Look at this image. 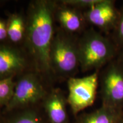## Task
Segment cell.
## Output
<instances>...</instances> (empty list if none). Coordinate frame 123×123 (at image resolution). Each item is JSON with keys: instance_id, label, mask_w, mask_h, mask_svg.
<instances>
[{"instance_id": "obj_1", "label": "cell", "mask_w": 123, "mask_h": 123, "mask_svg": "<svg viewBox=\"0 0 123 123\" xmlns=\"http://www.w3.org/2000/svg\"><path fill=\"white\" fill-rule=\"evenodd\" d=\"M56 4L54 1H34L29 5L25 18V51L35 71L42 76L51 75L49 53L55 34Z\"/></svg>"}, {"instance_id": "obj_2", "label": "cell", "mask_w": 123, "mask_h": 123, "mask_svg": "<svg viewBox=\"0 0 123 123\" xmlns=\"http://www.w3.org/2000/svg\"><path fill=\"white\" fill-rule=\"evenodd\" d=\"M80 68L83 72L100 71L117 57L119 50L110 36L93 27L87 29L78 38Z\"/></svg>"}, {"instance_id": "obj_3", "label": "cell", "mask_w": 123, "mask_h": 123, "mask_svg": "<svg viewBox=\"0 0 123 123\" xmlns=\"http://www.w3.org/2000/svg\"><path fill=\"white\" fill-rule=\"evenodd\" d=\"M78 38L61 29L55 32L49 53L51 74L67 79L75 77L80 68Z\"/></svg>"}, {"instance_id": "obj_4", "label": "cell", "mask_w": 123, "mask_h": 123, "mask_svg": "<svg viewBox=\"0 0 123 123\" xmlns=\"http://www.w3.org/2000/svg\"><path fill=\"white\" fill-rule=\"evenodd\" d=\"M42 76L34 71H27L19 75L15 81L13 96L6 107L9 111L26 108L43 101L47 91Z\"/></svg>"}, {"instance_id": "obj_5", "label": "cell", "mask_w": 123, "mask_h": 123, "mask_svg": "<svg viewBox=\"0 0 123 123\" xmlns=\"http://www.w3.org/2000/svg\"><path fill=\"white\" fill-rule=\"evenodd\" d=\"M102 105L123 111V62L117 58L106 65L99 76Z\"/></svg>"}, {"instance_id": "obj_6", "label": "cell", "mask_w": 123, "mask_h": 123, "mask_svg": "<svg viewBox=\"0 0 123 123\" xmlns=\"http://www.w3.org/2000/svg\"><path fill=\"white\" fill-rule=\"evenodd\" d=\"M99 71L83 78L72 77L67 79V103L74 115L93 104L99 85Z\"/></svg>"}, {"instance_id": "obj_7", "label": "cell", "mask_w": 123, "mask_h": 123, "mask_svg": "<svg viewBox=\"0 0 123 123\" xmlns=\"http://www.w3.org/2000/svg\"><path fill=\"white\" fill-rule=\"evenodd\" d=\"M31 67L25 50L8 43L0 44V79L14 78Z\"/></svg>"}, {"instance_id": "obj_8", "label": "cell", "mask_w": 123, "mask_h": 123, "mask_svg": "<svg viewBox=\"0 0 123 123\" xmlns=\"http://www.w3.org/2000/svg\"><path fill=\"white\" fill-rule=\"evenodd\" d=\"M88 24L92 25L100 30L110 35L117 24L120 12L113 0H100L90 9L83 12Z\"/></svg>"}, {"instance_id": "obj_9", "label": "cell", "mask_w": 123, "mask_h": 123, "mask_svg": "<svg viewBox=\"0 0 123 123\" xmlns=\"http://www.w3.org/2000/svg\"><path fill=\"white\" fill-rule=\"evenodd\" d=\"M58 4L57 2L54 17L55 21L59 23L61 29L70 34H81L87 29L86 26L88 24L83 12L62 2Z\"/></svg>"}, {"instance_id": "obj_10", "label": "cell", "mask_w": 123, "mask_h": 123, "mask_svg": "<svg viewBox=\"0 0 123 123\" xmlns=\"http://www.w3.org/2000/svg\"><path fill=\"white\" fill-rule=\"evenodd\" d=\"M43 102L50 123H68L67 99L59 88L48 91Z\"/></svg>"}, {"instance_id": "obj_11", "label": "cell", "mask_w": 123, "mask_h": 123, "mask_svg": "<svg viewBox=\"0 0 123 123\" xmlns=\"http://www.w3.org/2000/svg\"><path fill=\"white\" fill-rule=\"evenodd\" d=\"M123 115V111L102 105L94 111L80 115L76 123H117Z\"/></svg>"}, {"instance_id": "obj_12", "label": "cell", "mask_w": 123, "mask_h": 123, "mask_svg": "<svg viewBox=\"0 0 123 123\" xmlns=\"http://www.w3.org/2000/svg\"><path fill=\"white\" fill-rule=\"evenodd\" d=\"M7 40L12 44H16L24 40L26 30V19L20 13L9 15L6 21Z\"/></svg>"}, {"instance_id": "obj_13", "label": "cell", "mask_w": 123, "mask_h": 123, "mask_svg": "<svg viewBox=\"0 0 123 123\" xmlns=\"http://www.w3.org/2000/svg\"><path fill=\"white\" fill-rule=\"evenodd\" d=\"M14 78L0 79V107H6L11 100L15 86Z\"/></svg>"}, {"instance_id": "obj_14", "label": "cell", "mask_w": 123, "mask_h": 123, "mask_svg": "<svg viewBox=\"0 0 123 123\" xmlns=\"http://www.w3.org/2000/svg\"><path fill=\"white\" fill-rule=\"evenodd\" d=\"M6 123H43L35 110L26 109L10 118Z\"/></svg>"}, {"instance_id": "obj_15", "label": "cell", "mask_w": 123, "mask_h": 123, "mask_svg": "<svg viewBox=\"0 0 123 123\" xmlns=\"http://www.w3.org/2000/svg\"><path fill=\"white\" fill-rule=\"evenodd\" d=\"M119 12L120 15L117 24L110 37L114 41L120 51L123 49V4L119 9Z\"/></svg>"}, {"instance_id": "obj_16", "label": "cell", "mask_w": 123, "mask_h": 123, "mask_svg": "<svg viewBox=\"0 0 123 123\" xmlns=\"http://www.w3.org/2000/svg\"><path fill=\"white\" fill-rule=\"evenodd\" d=\"M100 0H63L60 2L84 12L94 6Z\"/></svg>"}, {"instance_id": "obj_17", "label": "cell", "mask_w": 123, "mask_h": 123, "mask_svg": "<svg viewBox=\"0 0 123 123\" xmlns=\"http://www.w3.org/2000/svg\"><path fill=\"white\" fill-rule=\"evenodd\" d=\"M7 40L6 21L0 18V44L5 43Z\"/></svg>"}, {"instance_id": "obj_18", "label": "cell", "mask_w": 123, "mask_h": 123, "mask_svg": "<svg viewBox=\"0 0 123 123\" xmlns=\"http://www.w3.org/2000/svg\"><path fill=\"white\" fill-rule=\"evenodd\" d=\"M117 58L119 59V60H120L121 61L123 62V49L119 51V54H118Z\"/></svg>"}, {"instance_id": "obj_19", "label": "cell", "mask_w": 123, "mask_h": 123, "mask_svg": "<svg viewBox=\"0 0 123 123\" xmlns=\"http://www.w3.org/2000/svg\"><path fill=\"white\" fill-rule=\"evenodd\" d=\"M117 123H123V116L121 117V118L120 119V120L117 122Z\"/></svg>"}]
</instances>
